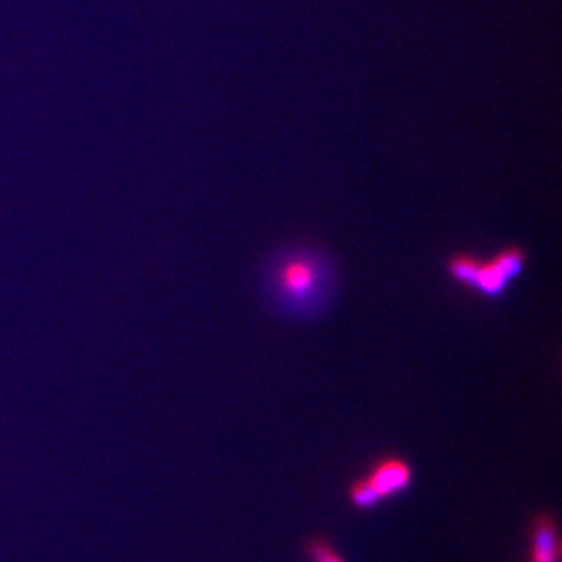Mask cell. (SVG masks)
I'll return each instance as SVG.
<instances>
[{
	"mask_svg": "<svg viewBox=\"0 0 562 562\" xmlns=\"http://www.w3.org/2000/svg\"><path fill=\"white\" fill-rule=\"evenodd\" d=\"M337 266L321 246L297 243L273 251L262 270L271 308L288 318H315L334 299Z\"/></svg>",
	"mask_w": 562,
	"mask_h": 562,
	"instance_id": "6da1fadb",
	"label": "cell"
},
{
	"mask_svg": "<svg viewBox=\"0 0 562 562\" xmlns=\"http://www.w3.org/2000/svg\"><path fill=\"white\" fill-rule=\"evenodd\" d=\"M528 255L512 245L483 259L470 251H456L446 259V273L451 281L479 297L499 301L509 286L525 273Z\"/></svg>",
	"mask_w": 562,
	"mask_h": 562,
	"instance_id": "7a4b0ae2",
	"label": "cell"
},
{
	"mask_svg": "<svg viewBox=\"0 0 562 562\" xmlns=\"http://www.w3.org/2000/svg\"><path fill=\"white\" fill-rule=\"evenodd\" d=\"M382 503L397 499L414 486V467L401 456H382L364 473Z\"/></svg>",
	"mask_w": 562,
	"mask_h": 562,
	"instance_id": "3957f363",
	"label": "cell"
},
{
	"mask_svg": "<svg viewBox=\"0 0 562 562\" xmlns=\"http://www.w3.org/2000/svg\"><path fill=\"white\" fill-rule=\"evenodd\" d=\"M562 544L558 519L541 509L528 525V562H561Z\"/></svg>",
	"mask_w": 562,
	"mask_h": 562,
	"instance_id": "277c9868",
	"label": "cell"
},
{
	"mask_svg": "<svg viewBox=\"0 0 562 562\" xmlns=\"http://www.w3.org/2000/svg\"><path fill=\"white\" fill-rule=\"evenodd\" d=\"M346 499H348V503H350L353 508L359 509V512H373V509L379 508L381 504H384L379 499V495L373 492L372 486H370L364 475L353 479V481L348 484Z\"/></svg>",
	"mask_w": 562,
	"mask_h": 562,
	"instance_id": "5b68a950",
	"label": "cell"
},
{
	"mask_svg": "<svg viewBox=\"0 0 562 562\" xmlns=\"http://www.w3.org/2000/svg\"><path fill=\"white\" fill-rule=\"evenodd\" d=\"M303 553L310 562H346V559L337 552L334 542L324 536L308 537L304 541Z\"/></svg>",
	"mask_w": 562,
	"mask_h": 562,
	"instance_id": "8992f818",
	"label": "cell"
}]
</instances>
